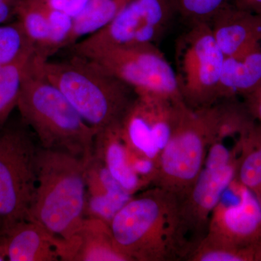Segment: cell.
<instances>
[{
  "mask_svg": "<svg viewBox=\"0 0 261 261\" xmlns=\"http://www.w3.org/2000/svg\"><path fill=\"white\" fill-rule=\"evenodd\" d=\"M34 62L97 132L121 126L137 97L132 87L85 57L71 54L63 61H51L34 54Z\"/></svg>",
  "mask_w": 261,
  "mask_h": 261,
  "instance_id": "1",
  "label": "cell"
},
{
  "mask_svg": "<svg viewBox=\"0 0 261 261\" xmlns=\"http://www.w3.org/2000/svg\"><path fill=\"white\" fill-rule=\"evenodd\" d=\"M34 55L24 69L17 106L24 123L34 130L42 148L68 152L88 162L94 155L97 130L39 71Z\"/></svg>",
  "mask_w": 261,
  "mask_h": 261,
  "instance_id": "2",
  "label": "cell"
},
{
  "mask_svg": "<svg viewBox=\"0 0 261 261\" xmlns=\"http://www.w3.org/2000/svg\"><path fill=\"white\" fill-rule=\"evenodd\" d=\"M178 205L176 196L158 187L134 196L109 224L117 249L128 261L180 257Z\"/></svg>",
  "mask_w": 261,
  "mask_h": 261,
  "instance_id": "3",
  "label": "cell"
},
{
  "mask_svg": "<svg viewBox=\"0 0 261 261\" xmlns=\"http://www.w3.org/2000/svg\"><path fill=\"white\" fill-rule=\"evenodd\" d=\"M86 164L73 154L41 147L37 188L27 220L56 238H68L84 219Z\"/></svg>",
  "mask_w": 261,
  "mask_h": 261,
  "instance_id": "4",
  "label": "cell"
},
{
  "mask_svg": "<svg viewBox=\"0 0 261 261\" xmlns=\"http://www.w3.org/2000/svg\"><path fill=\"white\" fill-rule=\"evenodd\" d=\"M216 104L193 109L182 105L175 129L160 154L154 185L180 200L200 174L209 147L214 142Z\"/></svg>",
  "mask_w": 261,
  "mask_h": 261,
  "instance_id": "5",
  "label": "cell"
},
{
  "mask_svg": "<svg viewBox=\"0 0 261 261\" xmlns=\"http://www.w3.org/2000/svg\"><path fill=\"white\" fill-rule=\"evenodd\" d=\"M209 23L188 25L175 45V73L182 100L188 107H208L220 99L225 61Z\"/></svg>",
  "mask_w": 261,
  "mask_h": 261,
  "instance_id": "6",
  "label": "cell"
},
{
  "mask_svg": "<svg viewBox=\"0 0 261 261\" xmlns=\"http://www.w3.org/2000/svg\"><path fill=\"white\" fill-rule=\"evenodd\" d=\"M40 148L23 127L0 132V221L4 229L27 219L37 188Z\"/></svg>",
  "mask_w": 261,
  "mask_h": 261,
  "instance_id": "7",
  "label": "cell"
},
{
  "mask_svg": "<svg viewBox=\"0 0 261 261\" xmlns=\"http://www.w3.org/2000/svg\"><path fill=\"white\" fill-rule=\"evenodd\" d=\"M81 56L100 65L136 92L183 101L174 68L156 44L108 46Z\"/></svg>",
  "mask_w": 261,
  "mask_h": 261,
  "instance_id": "8",
  "label": "cell"
},
{
  "mask_svg": "<svg viewBox=\"0 0 261 261\" xmlns=\"http://www.w3.org/2000/svg\"><path fill=\"white\" fill-rule=\"evenodd\" d=\"M178 15L174 0H129L106 27L70 47L71 54H87L113 45H157Z\"/></svg>",
  "mask_w": 261,
  "mask_h": 261,
  "instance_id": "9",
  "label": "cell"
},
{
  "mask_svg": "<svg viewBox=\"0 0 261 261\" xmlns=\"http://www.w3.org/2000/svg\"><path fill=\"white\" fill-rule=\"evenodd\" d=\"M239 159L224 166L204 164L186 195L178 200L180 257L188 258L205 238L209 221L221 196L238 174Z\"/></svg>",
  "mask_w": 261,
  "mask_h": 261,
  "instance_id": "10",
  "label": "cell"
},
{
  "mask_svg": "<svg viewBox=\"0 0 261 261\" xmlns=\"http://www.w3.org/2000/svg\"><path fill=\"white\" fill-rule=\"evenodd\" d=\"M136 93L121 122V136L130 149L159 165L160 154L171 139L184 102L147 92Z\"/></svg>",
  "mask_w": 261,
  "mask_h": 261,
  "instance_id": "11",
  "label": "cell"
},
{
  "mask_svg": "<svg viewBox=\"0 0 261 261\" xmlns=\"http://www.w3.org/2000/svg\"><path fill=\"white\" fill-rule=\"evenodd\" d=\"M260 239L261 203L236 176L213 211L201 243L245 247L260 245Z\"/></svg>",
  "mask_w": 261,
  "mask_h": 261,
  "instance_id": "12",
  "label": "cell"
},
{
  "mask_svg": "<svg viewBox=\"0 0 261 261\" xmlns=\"http://www.w3.org/2000/svg\"><path fill=\"white\" fill-rule=\"evenodd\" d=\"M218 45L226 58L239 57L261 47V15L228 3L210 22Z\"/></svg>",
  "mask_w": 261,
  "mask_h": 261,
  "instance_id": "13",
  "label": "cell"
},
{
  "mask_svg": "<svg viewBox=\"0 0 261 261\" xmlns=\"http://www.w3.org/2000/svg\"><path fill=\"white\" fill-rule=\"evenodd\" d=\"M60 260L64 261H128L117 249L109 224L84 217L68 238H57Z\"/></svg>",
  "mask_w": 261,
  "mask_h": 261,
  "instance_id": "14",
  "label": "cell"
},
{
  "mask_svg": "<svg viewBox=\"0 0 261 261\" xmlns=\"http://www.w3.org/2000/svg\"><path fill=\"white\" fill-rule=\"evenodd\" d=\"M84 217L110 224L134 195L126 191L108 171L102 160L92 156L86 164Z\"/></svg>",
  "mask_w": 261,
  "mask_h": 261,
  "instance_id": "15",
  "label": "cell"
},
{
  "mask_svg": "<svg viewBox=\"0 0 261 261\" xmlns=\"http://www.w3.org/2000/svg\"><path fill=\"white\" fill-rule=\"evenodd\" d=\"M3 230L8 260H61L56 237L40 225L25 220Z\"/></svg>",
  "mask_w": 261,
  "mask_h": 261,
  "instance_id": "16",
  "label": "cell"
},
{
  "mask_svg": "<svg viewBox=\"0 0 261 261\" xmlns=\"http://www.w3.org/2000/svg\"><path fill=\"white\" fill-rule=\"evenodd\" d=\"M94 154L102 160L113 177L132 195L145 187L130 166L128 148L121 136V126L97 132Z\"/></svg>",
  "mask_w": 261,
  "mask_h": 261,
  "instance_id": "17",
  "label": "cell"
},
{
  "mask_svg": "<svg viewBox=\"0 0 261 261\" xmlns=\"http://www.w3.org/2000/svg\"><path fill=\"white\" fill-rule=\"evenodd\" d=\"M261 87V47L239 57L225 58L220 99L243 97Z\"/></svg>",
  "mask_w": 261,
  "mask_h": 261,
  "instance_id": "18",
  "label": "cell"
},
{
  "mask_svg": "<svg viewBox=\"0 0 261 261\" xmlns=\"http://www.w3.org/2000/svg\"><path fill=\"white\" fill-rule=\"evenodd\" d=\"M241 156L237 178L261 203V125L239 137Z\"/></svg>",
  "mask_w": 261,
  "mask_h": 261,
  "instance_id": "19",
  "label": "cell"
},
{
  "mask_svg": "<svg viewBox=\"0 0 261 261\" xmlns=\"http://www.w3.org/2000/svg\"><path fill=\"white\" fill-rule=\"evenodd\" d=\"M129 0H92L80 16L73 19L68 47L108 25Z\"/></svg>",
  "mask_w": 261,
  "mask_h": 261,
  "instance_id": "20",
  "label": "cell"
},
{
  "mask_svg": "<svg viewBox=\"0 0 261 261\" xmlns=\"http://www.w3.org/2000/svg\"><path fill=\"white\" fill-rule=\"evenodd\" d=\"M17 19L34 45L36 56L43 58L49 39L45 4L34 0H21L17 8Z\"/></svg>",
  "mask_w": 261,
  "mask_h": 261,
  "instance_id": "21",
  "label": "cell"
},
{
  "mask_svg": "<svg viewBox=\"0 0 261 261\" xmlns=\"http://www.w3.org/2000/svg\"><path fill=\"white\" fill-rule=\"evenodd\" d=\"M34 53L3 65L0 70V129L18 106L24 69Z\"/></svg>",
  "mask_w": 261,
  "mask_h": 261,
  "instance_id": "22",
  "label": "cell"
},
{
  "mask_svg": "<svg viewBox=\"0 0 261 261\" xmlns=\"http://www.w3.org/2000/svg\"><path fill=\"white\" fill-rule=\"evenodd\" d=\"M34 53V45L18 19L0 25V65L9 64Z\"/></svg>",
  "mask_w": 261,
  "mask_h": 261,
  "instance_id": "23",
  "label": "cell"
},
{
  "mask_svg": "<svg viewBox=\"0 0 261 261\" xmlns=\"http://www.w3.org/2000/svg\"><path fill=\"white\" fill-rule=\"evenodd\" d=\"M192 261H261L260 245L245 247L200 244L188 257Z\"/></svg>",
  "mask_w": 261,
  "mask_h": 261,
  "instance_id": "24",
  "label": "cell"
},
{
  "mask_svg": "<svg viewBox=\"0 0 261 261\" xmlns=\"http://www.w3.org/2000/svg\"><path fill=\"white\" fill-rule=\"evenodd\" d=\"M231 0H179L176 3L178 15L188 25L210 23L226 3Z\"/></svg>",
  "mask_w": 261,
  "mask_h": 261,
  "instance_id": "25",
  "label": "cell"
},
{
  "mask_svg": "<svg viewBox=\"0 0 261 261\" xmlns=\"http://www.w3.org/2000/svg\"><path fill=\"white\" fill-rule=\"evenodd\" d=\"M49 23V39L42 60L49 59L57 51L68 47L73 18L63 11L50 9L46 5Z\"/></svg>",
  "mask_w": 261,
  "mask_h": 261,
  "instance_id": "26",
  "label": "cell"
},
{
  "mask_svg": "<svg viewBox=\"0 0 261 261\" xmlns=\"http://www.w3.org/2000/svg\"><path fill=\"white\" fill-rule=\"evenodd\" d=\"M243 97V102L249 112L254 119L261 125V87Z\"/></svg>",
  "mask_w": 261,
  "mask_h": 261,
  "instance_id": "27",
  "label": "cell"
},
{
  "mask_svg": "<svg viewBox=\"0 0 261 261\" xmlns=\"http://www.w3.org/2000/svg\"><path fill=\"white\" fill-rule=\"evenodd\" d=\"M92 2V0H68L63 12L74 19L83 13Z\"/></svg>",
  "mask_w": 261,
  "mask_h": 261,
  "instance_id": "28",
  "label": "cell"
},
{
  "mask_svg": "<svg viewBox=\"0 0 261 261\" xmlns=\"http://www.w3.org/2000/svg\"><path fill=\"white\" fill-rule=\"evenodd\" d=\"M231 3L241 9L261 15V0H231Z\"/></svg>",
  "mask_w": 261,
  "mask_h": 261,
  "instance_id": "29",
  "label": "cell"
},
{
  "mask_svg": "<svg viewBox=\"0 0 261 261\" xmlns=\"http://www.w3.org/2000/svg\"><path fill=\"white\" fill-rule=\"evenodd\" d=\"M8 260L7 258L6 245H5V240L4 232L3 228L0 230V261Z\"/></svg>",
  "mask_w": 261,
  "mask_h": 261,
  "instance_id": "30",
  "label": "cell"
},
{
  "mask_svg": "<svg viewBox=\"0 0 261 261\" xmlns=\"http://www.w3.org/2000/svg\"><path fill=\"white\" fill-rule=\"evenodd\" d=\"M21 0H0V2H8V3H15V4H19Z\"/></svg>",
  "mask_w": 261,
  "mask_h": 261,
  "instance_id": "31",
  "label": "cell"
},
{
  "mask_svg": "<svg viewBox=\"0 0 261 261\" xmlns=\"http://www.w3.org/2000/svg\"><path fill=\"white\" fill-rule=\"evenodd\" d=\"M34 1L39 2V3H45L47 0H34Z\"/></svg>",
  "mask_w": 261,
  "mask_h": 261,
  "instance_id": "32",
  "label": "cell"
},
{
  "mask_svg": "<svg viewBox=\"0 0 261 261\" xmlns=\"http://www.w3.org/2000/svg\"><path fill=\"white\" fill-rule=\"evenodd\" d=\"M2 227H3V224H2L1 221H0V230L2 229Z\"/></svg>",
  "mask_w": 261,
  "mask_h": 261,
  "instance_id": "33",
  "label": "cell"
},
{
  "mask_svg": "<svg viewBox=\"0 0 261 261\" xmlns=\"http://www.w3.org/2000/svg\"><path fill=\"white\" fill-rule=\"evenodd\" d=\"M175 1V3H176H176H178V1H179V0H174Z\"/></svg>",
  "mask_w": 261,
  "mask_h": 261,
  "instance_id": "34",
  "label": "cell"
},
{
  "mask_svg": "<svg viewBox=\"0 0 261 261\" xmlns=\"http://www.w3.org/2000/svg\"><path fill=\"white\" fill-rule=\"evenodd\" d=\"M3 65H0V70H1L2 67H3Z\"/></svg>",
  "mask_w": 261,
  "mask_h": 261,
  "instance_id": "35",
  "label": "cell"
},
{
  "mask_svg": "<svg viewBox=\"0 0 261 261\" xmlns=\"http://www.w3.org/2000/svg\"><path fill=\"white\" fill-rule=\"evenodd\" d=\"M260 247H261V239H260Z\"/></svg>",
  "mask_w": 261,
  "mask_h": 261,
  "instance_id": "36",
  "label": "cell"
}]
</instances>
